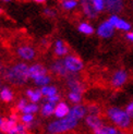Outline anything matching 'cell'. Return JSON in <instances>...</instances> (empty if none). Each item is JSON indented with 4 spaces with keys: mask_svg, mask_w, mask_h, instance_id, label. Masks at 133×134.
Segmentation results:
<instances>
[{
    "mask_svg": "<svg viewBox=\"0 0 133 134\" xmlns=\"http://www.w3.org/2000/svg\"><path fill=\"white\" fill-rule=\"evenodd\" d=\"M86 113H87V107H85L84 105H74L71 107L70 109V117L76 119L77 121H80L81 119L86 118Z\"/></svg>",
    "mask_w": 133,
    "mask_h": 134,
    "instance_id": "12",
    "label": "cell"
},
{
    "mask_svg": "<svg viewBox=\"0 0 133 134\" xmlns=\"http://www.w3.org/2000/svg\"><path fill=\"white\" fill-rule=\"evenodd\" d=\"M68 46L61 39H57L55 42V53L57 57H66L68 55Z\"/></svg>",
    "mask_w": 133,
    "mask_h": 134,
    "instance_id": "17",
    "label": "cell"
},
{
    "mask_svg": "<svg viewBox=\"0 0 133 134\" xmlns=\"http://www.w3.org/2000/svg\"><path fill=\"white\" fill-rule=\"evenodd\" d=\"M87 112L88 115H92V116H99V112H101V109L97 105H90L87 107Z\"/></svg>",
    "mask_w": 133,
    "mask_h": 134,
    "instance_id": "31",
    "label": "cell"
},
{
    "mask_svg": "<svg viewBox=\"0 0 133 134\" xmlns=\"http://www.w3.org/2000/svg\"><path fill=\"white\" fill-rule=\"evenodd\" d=\"M70 109L71 107L66 104L65 102H60L56 105L55 108V117L57 119H63L70 115Z\"/></svg>",
    "mask_w": 133,
    "mask_h": 134,
    "instance_id": "14",
    "label": "cell"
},
{
    "mask_svg": "<svg viewBox=\"0 0 133 134\" xmlns=\"http://www.w3.org/2000/svg\"><path fill=\"white\" fill-rule=\"evenodd\" d=\"M34 81V84L38 87H44V86H47L49 85V83L51 82V76L49 74H45V75H42V76H38L36 77L35 80H33Z\"/></svg>",
    "mask_w": 133,
    "mask_h": 134,
    "instance_id": "22",
    "label": "cell"
},
{
    "mask_svg": "<svg viewBox=\"0 0 133 134\" xmlns=\"http://www.w3.org/2000/svg\"><path fill=\"white\" fill-rule=\"evenodd\" d=\"M60 95H55V96H52V97H48V98H46V102L47 103H50V104H54V105H57L58 103H60L61 100H60Z\"/></svg>",
    "mask_w": 133,
    "mask_h": 134,
    "instance_id": "33",
    "label": "cell"
},
{
    "mask_svg": "<svg viewBox=\"0 0 133 134\" xmlns=\"http://www.w3.org/2000/svg\"><path fill=\"white\" fill-rule=\"evenodd\" d=\"M27 104H29V103H27V100H26L25 98H21V99H20L19 102H18V104H16V109H18L19 111H21V112H22L23 109L25 108Z\"/></svg>",
    "mask_w": 133,
    "mask_h": 134,
    "instance_id": "32",
    "label": "cell"
},
{
    "mask_svg": "<svg viewBox=\"0 0 133 134\" xmlns=\"http://www.w3.org/2000/svg\"><path fill=\"white\" fill-rule=\"evenodd\" d=\"M63 62L69 73H77L84 69V62L82 59L74 55H68L63 58Z\"/></svg>",
    "mask_w": 133,
    "mask_h": 134,
    "instance_id": "4",
    "label": "cell"
},
{
    "mask_svg": "<svg viewBox=\"0 0 133 134\" xmlns=\"http://www.w3.org/2000/svg\"><path fill=\"white\" fill-rule=\"evenodd\" d=\"M43 96H45L46 98L48 97H52L55 95H58V88L54 85H47V86H44V87L41 88Z\"/></svg>",
    "mask_w": 133,
    "mask_h": 134,
    "instance_id": "23",
    "label": "cell"
},
{
    "mask_svg": "<svg viewBox=\"0 0 133 134\" xmlns=\"http://www.w3.org/2000/svg\"><path fill=\"white\" fill-rule=\"evenodd\" d=\"M1 12H2V11H1V9H0V13H1Z\"/></svg>",
    "mask_w": 133,
    "mask_h": 134,
    "instance_id": "43",
    "label": "cell"
},
{
    "mask_svg": "<svg viewBox=\"0 0 133 134\" xmlns=\"http://www.w3.org/2000/svg\"><path fill=\"white\" fill-rule=\"evenodd\" d=\"M85 123L93 131H95V130H97L99 128H102V126L104 125V121L101 119V117H99V116H92V115H87V116H86Z\"/></svg>",
    "mask_w": 133,
    "mask_h": 134,
    "instance_id": "15",
    "label": "cell"
},
{
    "mask_svg": "<svg viewBox=\"0 0 133 134\" xmlns=\"http://www.w3.org/2000/svg\"><path fill=\"white\" fill-rule=\"evenodd\" d=\"M125 38H127L129 42H132L133 43V31L127 33V34H125Z\"/></svg>",
    "mask_w": 133,
    "mask_h": 134,
    "instance_id": "38",
    "label": "cell"
},
{
    "mask_svg": "<svg viewBox=\"0 0 133 134\" xmlns=\"http://www.w3.org/2000/svg\"><path fill=\"white\" fill-rule=\"evenodd\" d=\"M65 80H66V85H68L70 92L83 94L84 85L82 84L81 81H80V77L76 73H69L68 76L65 77Z\"/></svg>",
    "mask_w": 133,
    "mask_h": 134,
    "instance_id": "5",
    "label": "cell"
},
{
    "mask_svg": "<svg viewBox=\"0 0 133 134\" xmlns=\"http://www.w3.org/2000/svg\"><path fill=\"white\" fill-rule=\"evenodd\" d=\"M20 120H21V123H23L25 125H29L35 121V117L33 115H22L20 117Z\"/></svg>",
    "mask_w": 133,
    "mask_h": 134,
    "instance_id": "30",
    "label": "cell"
},
{
    "mask_svg": "<svg viewBox=\"0 0 133 134\" xmlns=\"http://www.w3.org/2000/svg\"><path fill=\"white\" fill-rule=\"evenodd\" d=\"M128 81V73L125 70H117L114 72V74L111 76V85L114 87L118 88V87H121L123 86Z\"/></svg>",
    "mask_w": 133,
    "mask_h": 134,
    "instance_id": "6",
    "label": "cell"
},
{
    "mask_svg": "<svg viewBox=\"0 0 133 134\" xmlns=\"http://www.w3.org/2000/svg\"><path fill=\"white\" fill-rule=\"evenodd\" d=\"M25 94H26V97L30 99V102L34 103V104H37L39 100L43 98V94H42L41 88H35V90L29 88V90H26Z\"/></svg>",
    "mask_w": 133,
    "mask_h": 134,
    "instance_id": "18",
    "label": "cell"
},
{
    "mask_svg": "<svg viewBox=\"0 0 133 134\" xmlns=\"http://www.w3.org/2000/svg\"><path fill=\"white\" fill-rule=\"evenodd\" d=\"M77 31L84 35H92L95 32V29L88 22H81L77 25Z\"/></svg>",
    "mask_w": 133,
    "mask_h": 134,
    "instance_id": "21",
    "label": "cell"
},
{
    "mask_svg": "<svg viewBox=\"0 0 133 134\" xmlns=\"http://www.w3.org/2000/svg\"><path fill=\"white\" fill-rule=\"evenodd\" d=\"M3 122H4V119H3V117L0 116V130H1V128H2V124H3Z\"/></svg>",
    "mask_w": 133,
    "mask_h": 134,
    "instance_id": "39",
    "label": "cell"
},
{
    "mask_svg": "<svg viewBox=\"0 0 133 134\" xmlns=\"http://www.w3.org/2000/svg\"><path fill=\"white\" fill-rule=\"evenodd\" d=\"M132 7H133V2H132Z\"/></svg>",
    "mask_w": 133,
    "mask_h": 134,
    "instance_id": "44",
    "label": "cell"
},
{
    "mask_svg": "<svg viewBox=\"0 0 133 134\" xmlns=\"http://www.w3.org/2000/svg\"><path fill=\"white\" fill-rule=\"evenodd\" d=\"M19 123V116L15 115V113H12V115L8 118V119H4V122L2 124V128L1 131L4 134H9L13 129L16 126V124Z\"/></svg>",
    "mask_w": 133,
    "mask_h": 134,
    "instance_id": "11",
    "label": "cell"
},
{
    "mask_svg": "<svg viewBox=\"0 0 133 134\" xmlns=\"http://www.w3.org/2000/svg\"><path fill=\"white\" fill-rule=\"evenodd\" d=\"M61 7L64 9V10H68V11H71L73 9H75L76 7L79 5V2L76 0H63V1L60 2Z\"/></svg>",
    "mask_w": 133,
    "mask_h": 134,
    "instance_id": "26",
    "label": "cell"
},
{
    "mask_svg": "<svg viewBox=\"0 0 133 134\" xmlns=\"http://www.w3.org/2000/svg\"><path fill=\"white\" fill-rule=\"evenodd\" d=\"M16 52H18V56L21 59L25 60V61H31V60H33L36 56L35 49L33 48V47L29 46V45L20 46L18 48V50H16Z\"/></svg>",
    "mask_w": 133,
    "mask_h": 134,
    "instance_id": "8",
    "label": "cell"
},
{
    "mask_svg": "<svg viewBox=\"0 0 133 134\" xmlns=\"http://www.w3.org/2000/svg\"><path fill=\"white\" fill-rule=\"evenodd\" d=\"M119 19H120V18L118 16V14H111V15L109 16V19L107 20V21H108V22H109L110 24H112L114 26H116L117 22L119 21Z\"/></svg>",
    "mask_w": 133,
    "mask_h": 134,
    "instance_id": "36",
    "label": "cell"
},
{
    "mask_svg": "<svg viewBox=\"0 0 133 134\" xmlns=\"http://www.w3.org/2000/svg\"><path fill=\"white\" fill-rule=\"evenodd\" d=\"M9 134H29V129L25 124L19 122L15 128L13 129Z\"/></svg>",
    "mask_w": 133,
    "mask_h": 134,
    "instance_id": "27",
    "label": "cell"
},
{
    "mask_svg": "<svg viewBox=\"0 0 133 134\" xmlns=\"http://www.w3.org/2000/svg\"><path fill=\"white\" fill-rule=\"evenodd\" d=\"M3 65H2V63H1V61H0V73H2L3 72Z\"/></svg>",
    "mask_w": 133,
    "mask_h": 134,
    "instance_id": "40",
    "label": "cell"
},
{
    "mask_svg": "<svg viewBox=\"0 0 133 134\" xmlns=\"http://www.w3.org/2000/svg\"><path fill=\"white\" fill-rule=\"evenodd\" d=\"M124 110H125V112L128 113V116L133 120V100L127 105V107H125Z\"/></svg>",
    "mask_w": 133,
    "mask_h": 134,
    "instance_id": "35",
    "label": "cell"
},
{
    "mask_svg": "<svg viewBox=\"0 0 133 134\" xmlns=\"http://www.w3.org/2000/svg\"><path fill=\"white\" fill-rule=\"evenodd\" d=\"M115 34V26L110 24L108 21H105L99 24L97 27V35L102 38H110Z\"/></svg>",
    "mask_w": 133,
    "mask_h": 134,
    "instance_id": "7",
    "label": "cell"
},
{
    "mask_svg": "<svg viewBox=\"0 0 133 134\" xmlns=\"http://www.w3.org/2000/svg\"><path fill=\"white\" fill-rule=\"evenodd\" d=\"M43 12H44V14L46 16H48V18H54V16L57 15V11L51 9V8H46V9H44Z\"/></svg>",
    "mask_w": 133,
    "mask_h": 134,
    "instance_id": "34",
    "label": "cell"
},
{
    "mask_svg": "<svg viewBox=\"0 0 133 134\" xmlns=\"http://www.w3.org/2000/svg\"><path fill=\"white\" fill-rule=\"evenodd\" d=\"M105 4L106 10L112 14L120 13L124 8V2L121 0H107V1H105Z\"/></svg>",
    "mask_w": 133,
    "mask_h": 134,
    "instance_id": "13",
    "label": "cell"
},
{
    "mask_svg": "<svg viewBox=\"0 0 133 134\" xmlns=\"http://www.w3.org/2000/svg\"><path fill=\"white\" fill-rule=\"evenodd\" d=\"M39 110H41V107L38 106V104H34V103H29L26 105V107L23 109L22 115H33L34 116L35 113H37Z\"/></svg>",
    "mask_w": 133,
    "mask_h": 134,
    "instance_id": "24",
    "label": "cell"
},
{
    "mask_svg": "<svg viewBox=\"0 0 133 134\" xmlns=\"http://www.w3.org/2000/svg\"><path fill=\"white\" fill-rule=\"evenodd\" d=\"M106 115L118 129H128L132 123V119L128 116L125 110L119 107H110L106 111Z\"/></svg>",
    "mask_w": 133,
    "mask_h": 134,
    "instance_id": "2",
    "label": "cell"
},
{
    "mask_svg": "<svg viewBox=\"0 0 133 134\" xmlns=\"http://www.w3.org/2000/svg\"><path fill=\"white\" fill-rule=\"evenodd\" d=\"M2 87H3V86H2V83H1V81H0V91H1Z\"/></svg>",
    "mask_w": 133,
    "mask_h": 134,
    "instance_id": "41",
    "label": "cell"
},
{
    "mask_svg": "<svg viewBox=\"0 0 133 134\" xmlns=\"http://www.w3.org/2000/svg\"><path fill=\"white\" fill-rule=\"evenodd\" d=\"M29 68L30 66L25 62H18L14 65L3 70L2 72L3 79L13 85H16V86L23 85L30 79Z\"/></svg>",
    "mask_w": 133,
    "mask_h": 134,
    "instance_id": "1",
    "label": "cell"
},
{
    "mask_svg": "<svg viewBox=\"0 0 133 134\" xmlns=\"http://www.w3.org/2000/svg\"><path fill=\"white\" fill-rule=\"evenodd\" d=\"M68 98L71 103H73L74 105H80L82 102V94L79 93H73V92H69L68 94Z\"/></svg>",
    "mask_w": 133,
    "mask_h": 134,
    "instance_id": "28",
    "label": "cell"
},
{
    "mask_svg": "<svg viewBox=\"0 0 133 134\" xmlns=\"http://www.w3.org/2000/svg\"><path fill=\"white\" fill-rule=\"evenodd\" d=\"M81 5H82V10L84 12V14L86 18H88L91 20H94L97 18L98 15V12L94 9V7L92 4V1H81Z\"/></svg>",
    "mask_w": 133,
    "mask_h": 134,
    "instance_id": "16",
    "label": "cell"
},
{
    "mask_svg": "<svg viewBox=\"0 0 133 134\" xmlns=\"http://www.w3.org/2000/svg\"><path fill=\"white\" fill-rule=\"evenodd\" d=\"M55 108H56V105L45 102V104H43V106L41 107V113H42V116L48 118V117H50L52 115H55Z\"/></svg>",
    "mask_w": 133,
    "mask_h": 134,
    "instance_id": "20",
    "label": "cell"
},
{
    "mask_svg": "<svg viewBox=\"0 0 133 134\" xmlns=\"http://www.w3.org/2000/svg\"><path fill=\"white\" fill-rule=\"evenodd\" d=\"M131 24L127 21V20H124V19H119V21L117 22L116 26H115V29L119 30V31H122V32H131Z\"/></svg>",
    "mask_w": 133,
    "mask_h": 134,
    "instance_id": "25",
    "label": "cell"
},
{
    "mask_svg": "<svg viewBox=\"0 0 133 134\" xmlns=\"http://www.w3.org/2000/svg\"><path fill=\"white\" fill-rule=\"evenodd\" d=\"M50 70L55 73V74L59 75V76H62V77H66L69 74V71L66 70L64 62H63V59H57L55 60L54 62L51 63L50 65Z\"/></svg>",
    "mask_w": 133,
    "mask_h": 134,
    "instance_id": "9",
    "label": "cell"
},
{
    "mask_svg": "<svg viewBox=\"0 0 133 134\" xmlns=\"http://www.w3.org/2000/svg\"><path fill=\"white\" fill-rule=\"evenodd\" d=\"M13 98H14V94H13L12 90L8 86H3L0 91V99L4 103H10L13 100Z\"/></svg>",
    "mask_w": 133,
    "mask_h": 134,
    "instance_id": "19",
    "label": "cell"
},
{
    "mask_svg": "<svg viewBox=\"0 0 133 134\" xmlns=\"http://www.w3.org/2000/svg\"><path fill=\"white\" fill-rule=\"evenodd\" d=\"M79 121L76 119L72 118L70 116L65 117L63 119H56L51 121L47 125V131L50 134H59V133H64L71 131L74 128H76Z\"/></svg>",
    "mask_w": 133,
    "mask_h": 134,
    "instance_id": "3",
    "label": "cell"
},
{
    "mask_svg": "<svg viewBox=\"0 0 133 134\" xmlns=\"http://www.w3.org/2000/svg\"><path fill=\"white\" fill-rule=\"evenodd\" d=\"M45 74H48V69L46 68L45 65H43L41 63H35L33 65H30V68H29L30 79L35 80L36 77L45 75Z\"/></svg>",
    "mask_w": 133,
    "mask_h": 134,
    "instance_id": "10",
    "label": "cell"
},
{
    "mask_svg": "<svg viewBox=\"0 0 133 134\" xmlns=\"http://www.w3.org/2000/svg\"><path fill=\"white\" fill-rule=\"evenodd\" d=\"M103 126H104V125H103ZM103 126H102V128H99V129H97V130H95V131H93V132H94V134H108L107 132L104 130Z\"/></svg>",
    "mask_w": 133,
    "mask_h": 134,
    "instance_id": "37",
    "label": "cell"
},
{
    "mask_svg": "<svg viewBox=\"0 0 133 134\" xmlns=\"http://www.w3.org/2000/svg\"><path fill=\"white\" fill-rule=\"evenodd\" d=\"M92 4L97 12H103L104 10H106V4L104 0H93Z\"/></svg>",
    "mask_w": 133,
    "mask_h": 134,
    "instance_id": "29",
    "label": "cell"
},
{
    "mask_svg": "<svg viewBox=\"0 0 133 134\" xmlns=\"http://www.w3.org/2000/svg\"><path fill=\"white\" fill-rule=\"evenodd\" d=\"M0 134H4V133H2V132H1V131H0Z\"/></svg>",
    "mask_w": 133,
    "mask_h": 134,
    "instance_id": "42",
    "label": "cell"
}]
</instances>
